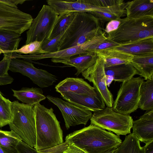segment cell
Listing matches in <instances>:
<instances>
[{
	"label": "cell",
	"instance_id": "obj_1",
	"mask_svg": "<svg viewBox=\"0 0 153 153\" xmlns=\"http://www.w3.org/2000/svg\"><path fill=\"white\" fill-rule=\"evenodd\" d=\"M65 142L86 153H103L116 149L122 142L119 136L91 124L67 135Z\"/></svg>",
	"mask_w": 153,
	"mask_h": 153
},
{
	"label": "cell",
	"instance_id": "obj_2",
	"mask_svg": "<svg viewBox=\"0 0 153 153\" xmlns=\"http://www.w3.org/2000/svg\"><path fill=\"white\" fill-rule=\"evenodd\" d=\"M33 106L36 134L34 149L42 151L63 143L62 131L53 109L47 108L40 103Z\"/></svg>",
	"mask_w": 153,
	"mask_h": 153
},
{
	"label": "cell",
	"instance_id": "obj_3",
	"mask_svg": "<svg viewBox=\"0 0 153 153\" xmlns=\"http://www.w3.org/2000/svg\"><path fill=\"white\" fill-rule=\"evenodd\" d=\"M101 22L90 13H76L61 39L58 51L82 44L92 39L103 31Z\"/></svg>",
	"mask_w": 153,
	"mask_h": 153
},
{
	"label": "cell",
	"instance_id": "obj_4",
	"mask_svg": "<svg viewBox=\"0 0 153 153\" xmlns=\"http://www.w3.org/2000/svg\"><path fill=\"white\" fill-rule=\"evenodd\" d=\"M108 39L119 45L153 38V16L121 19L115 30L107 33Z\"/></svg>",
	"mask_w": 153,
	"mask_h": 153
},
{
	"label": "cell",
	"instance_id": "obj_5",
	"mask_svg": "<svg viewBox=\"0 0 153 153\" xmlns=\"http://www.w3.org/2000/svg\"><path fill=\"white\" fill-rule=\"evenodd\" d=\"M11 120L9 124L11 130L15 132L22 141L35 148L36 143L35 112L33 106L12 102Z\"/></svg>",
	"mask_w": 153,
	"mask_h": 153
},
{
	"label": "cell",
	"instance_id": "obj_6",
	"mask_svg": "<svg viewBox=\"0 0 153 153\" xmlns=\"http://www.w3.org/2000/svg\"><path fill=\"white\" fill-rule=\"evenodd\" d=\"M90 120L91 124L112 131L118 136L130 134L133 121L129 114L118 113L108 107L94 112Z\"/></svg>",
	"mask_w": 153,
	"mask_h": 153
},
{
	"label": "cell",
	"instance_id": "obj_7",
	"mask_svg": "<svg viewBox=\"0 0 153 153\" xmlns=\"http://www.w3.org/2000/svg\"><path fill=\"white\" fill-rule=\"evenodd\" d=\"M144 80L141 77H132L122 82L112 108L114 111L129 114L138 108L140 89Z\"/></svg>",
	"mask_w": 153,
	"mask_h": 153
},
{
	"label": "cell",
	"instance_id": "obj_8",
	"mask_svg": "<svg viewBox=\"0 0 153 153\" xmlns=\"http://www.w3.org/2000/svg\"><path fill=\"white\" fill-rule=\"evenodd\" d=\"M58 15L50 6L44 5L26 32L25 44L48 39Z\"/></svg>",
	"mask_w": 153,
	"mask_h": 153
},
{
	"label": "cell",
	"instance_id": "obj_9",
	"mask_svg": "<svg viewBox=\"0 0 153 153\" xmlns=\"http://www.w3.org/2000/svg\"><path fill=\"white\" fill-rule=\"evenodd\" d=\"M33 19L31 15L18 8L0 2V29L21 35L30 28Z\"/></svg>",
	"mask_w": 153,
	"mask_h": 153
},
{
	"label": "cell",
	"instance_id": "obj_10",
	"mask_svg": "<svg viewBox=\"0 0 153 153\" xmlns=\"http://www.w3.org/2000/svg\"><path fill=\"white\" fill-rule=\"evenodd\" d=\"M9 70L27 76L42 88L52 85L57 80L56 76L46 70L36 68L31 62L22 59H11Z\"/></svg>",
	"mask_w": 153,
	"mask_h": 153
},
{
	"label": "cell",
	"instance_id": "obj_11",
	"mask_svg": "<svg viewBox=\"0 0 153 153\" xmlns=\"http://www.w3.org/2000/svg\"><path fill=\"white\" fill-rule=\"evenodd\" d=\"M84 78L91 82L96 92L101 96L107 107H112L113 96L108 90L106 82L103 59L98 56L95 63L82 73Z\"/></svg>",
	"mask_w": 153,
	"mask_h": 153
},
{
	"label": "cell",
	"instance_id": "obj_12",
	"mask_svg": "<svg viewBox=\"0 0 153 153\" xmlns=\"http://www.w3.org/2000/svg\"><path fill=\"white\" fill-rule=\"evenodd\" d=\"M46 98L56 105L60 110L67 129L71 127L83 124L85 125L90 119L92 112L57 97L48 95Z\"/></svg>",
	"mask_w": 153,
	"mask_h": 153
},
{
	"label": "cell",
	"instance_id": "obj_13",
	"mask_svg": "<svg viewBox=\"0 0 153 153\" xmlns=\"http://www.w3.org/2000/svg\"><path fill=\"white\" fill-rule=\"evenodd\" d=\"M100 40L99 36H97L84 43L55 52L36 55H22L19 58L27 61L37 60L49 58L67 60L73 56L89 52L90 48Z\"/></svg>",
	"mask_w": 153,
	"mask_h": 153
},
{
	"label": "cell",
	"instance_id": "obj_14",
	"mask_svg": "<svg viewBox=\"0 0 153 153\" xmlns=\"http://www.w3.org/2000/svg\"><path fill=\"white\" fill-rule=\"evenodd\" d=\"M60 94L62 98L67 101L91 112L98 111L105 107L104 101L98 93L93 96L71 92H65Z\"/></svg>",
	"mask_w": 153,
	"mask_h": 153
},
{
	"label": "cell",
	"instance_id": "obj_15",
	"mask_svg": "<svg viewBox=\"0 0 153 153\" xmlns=\"http://www.w3.org/2000/svg\"><path fill=\"white\" fill-rule=\"evenodd\" d=\"M132 134L146 144L153 141V109L147 111L133 121Z\"/></svg>",
	"mask_w": 153,
	"mask_h": 153
},
{
	"label": "cell",
	"instance_id": "obj_16",
	"mask_svg": "<svg viewBox=\"0 0 153 153\" xmlns=\"http://www.w3.org/2000/svg\"><path fill=\"white\" fill-rule=\"evenodd\" d=\"M55 88L56 91L60 94L71 92L93 96L97 93L93 87L83 79L79 78L67 77L57 84Z\"/></svg>",
	"mask_w": 153,
	"mask_h": 153
},
{
	"label": "cell",
	"instance_id": "obj_17",
	"mask_svg": "<svg viewBox=\"0 0 153 153\" xmlns=\"http://www.w3.org/2000/svg\"><path fill=\"white\" fill-rule=\"evenodd\" d=\"M78 56L70 58L67 60L51 58L53 62L60 63L65 65L74 67L77 70L75 75L77 76L96 62L98 56L95 52H88L80 54Z\"/></svg>",
	"mask_w": 153,
	"mask_h": 153
},
{
	"label": "cell",
	"instance_id": "obj_18",
	"mask_svg": "<svg viewBox=\"0 0 153 153\" xmlns=\"http://www.w3.org/2000/svg\"><path fill=\"white\" fill-rule=\"evenodd\" d=\"M110 49L118 51L131 55L153 53V38L119 45Z\"/></svg>",
	"mask_w": 153,
	"mask_h": 153
},
{
	"label": "cell",
	"instance_id": "obj_19",
	"mask_svg": "<svg viewBox=\"0 0 153 153\" xmlns=\"http://www.w3.org/2000/svg\"><path fill=\"white\" fill-rule=\"evenodd\" d=\"M127 17L138 18L153 16V0H134L128 1L125 8Z\"/></svg>",
	"mask_w": 153,
	"mask_h": 153
},
{
	"label": "cell",
	"instance_id": "obj_20",
	"mask_svg": "<svg viewBox=\"0 0 153 153\" xmlns=\"http://www.w3.org/2000/svg\"><path fill=\"white\" fill-rule=\"evenodd\" d=\"M131 63L138 74L146 80L153 79V53L133 55Z\"/></svg>",
	"mask_w": 153,
	"mask_h": 153
},
{
	"label": "cell",
	"instance_id": "obj_21",
	"mask_svg": "<svg viewBox=\"0 0 153 153\" xmlns=\"http://www.w3.org/2000/svg\"><path fill=\"white\" fill-rule=\"evenodd\" d=\"M104 70L106 76H111L113 80L123 82L127 81L136 74L137 72L131 63H124L105 67Z\"/></svg>",
	"mask_w": 153,
	"mask_h": 153
},
{
	"label": "cell",
	"instance_id": "obj_22",
	"mask_svg": "<svg viewBox=\"0 0 153 153\" xmlns=\"http://www.w3.org/2000/svg\"><path fill=\"white\" fill-rule=\"evenodd\" d=\"M13 96L19 101L29 105L34 106L46 98L42 89L39 88L23 87L16 90L12 89Z\"/></svg>",
	"mask_w": 153,
	"mask_h": 153
},
{
	"label": "cell",
	"instance_id": "obj_23",
	"mask_svg": "<svg viewBox=\"0 0 153 153\" xmlns=\"http://www.w3.org/2000/svg\"><path fill=\"white\" fill-rule=\"evenodd\" d=\"M95 52L98 56L103 59L105 67L131 63L133 57L131 55L110 49L96 51Z\"/></svg>",
	"mask_w": 153,
	"mask_h": 153
},
{
	"label": "cell",
	"instance_id": "obj_24",
	"mask_svg": "<svg viewBox=\"0 0 153 153\" xmlns=\"http://www.w3.org/2000/svg\"><path fill=\"white\" fill-rule=\"evenodd\" d=\"M21 36L13 31L0 29V50L4 55H10L18 49Z\"/></svg>",
	"mask_w": 153,
	"mask_h": 153
},
{
	"label": "cell",
	"instance_id": "obj_25",
	"mask_svg": "<svg viewBox=\"0 0 153 153\" xmlns=\"http://www.w3.org/2000/svg\"><path fill=\"white\" fill-rule=\"evenodd\" d=\"M21 141L20 137L13 131L0 129V147L4 153H18L17 146Z\"/></svg>",
	"mask_w": 153,
	"mask_h": 153
},
{
	"label": "cell",
	"instance_id": "obj_26",
	"mask_svg": "<svg viewBox=\"0 0 153 153\" xmlns=\"http://www.w3.org/2000/svg\"><path fill=\"white\" fill-rule=\"evenodd\" d=\"M138 108L146 111L153 109V79L146 80L142 83Z\"/></svg>",
	"mask_w": 153,
	"mask_h": 153
},
{
	"label": "cell",
	"instance_id": "obj_27",
	"mask_svg": "<svg viewBox=\"0 0 153 153\" xmlns=\"http://www.w3.org/2000/svg\"><path fill=\"white\" fill-rule=\"evenodd\" d=\"M145 149L146 146H141L140 141L131 133L126 136L113 153H145Z\"/></svg>",
	"mask_w": 153,
	"mask_h": 153
},
{
	"label": "cell",
	"instance_id": "obj_28",
	"mask_svg": "<svg viewBox=\"0 0 153 153\" xmlns=\"http://www.w3.org/2000/svg\"><path fill=\"white\" fill-rule=\"evenodd\" d=\"M75 14L70 12L59 15L48 39H52L65 31L71 23Z\"/></svg>",
	"mask_w": 153,
	"mask_h": 153
},
{
	"label": "cell",
	"instance_id": "obj_29",
	"mask_svg": "<svg viewBox=\"0 0 153 153\" xmlns=\"http://www.w3.org/2000/svg\"><path fill=\"white\" fill-rule=\"evenodd\" d=\"M11 103L8 99L0 96V128L9 125L11 121Z\"/></svg>",
	"mask_w": 153,
	"mask_h": 153
},
{
	"label": "cell",
	"instance_id": "obj_30",
	"mask_svg": "<svg viewBox=\"0 0 153 153\" xmlns=\"http://www.w3.org/2000/svg\"><path fill=\"white\" fill-rule=\"evenodd\" d=\"M42 42L35 41L29 44H25L19 49L13 52L19 54H29L30 55H36L48 53L42 48Z\"/></svg>",
	"mask_w": 153,
	"mask_h": 153
},
{
	"label": "cell",
	"instance_id": "obj_31",
	"mask_svg": "<svg viewBox=\"0 0 153 153\" xmlns=\"http://www.w3.org/2000/svg\"><path fill=\"white\" fill-rule=\"evenodd\" d=\"M66 30L52 39H47L43 41L42 45V49L48 53L57 51L61 39Z\"/></svg>",
	"mask_w": 153,
	"mask_h": 153
},
{
	"label": "cell",
	"instance_id": "obj_32",
	"mask_svg": "<svg viewBox=\"0 0 153 153\" xmlns=\"http://www.w3.org/2000/svg\"><path fill=\"white\" fill-rule=\"evenodd\" d=\"M119 45V44L108 39L107 37L91 46L89 49V52H94L96 51L111 49Z\"/></svg>",
	"mask_w": 153,
	"mask_h": 153
},
{
	"label": "cell",
	"instance_id": "obj_33",
	"mask_svg": "<svg viewBox=\"0 0 153 153\" xmlns=\"http://www.w3.org/2000/svg\"><path fill=\"white\" fill-rule=\"evenodd\" d=\"M97 18L101 22H109L114 20H118L121 16L119 15L107 13L97 11H94L90 13Z\"/></svg>",
	"mask_w": 153,
	"mask_h": 153
},
{
	"label": "cell",
	"instance_id": "obj_34",
	"mask_svg": "<svg viewBox=\"0 0 153 153\" xmlns=\"http://www.w3.org/2000/svg\"><path fill=\"white\" fill-rule=\"evenodd\" d=\"M18 153H51L46 150L39 151L34 148L29 146L22 141H20L17 146Z\"/></svg>",
	"mask_w": 153,
	"mask_h": 153
},
{
	"label": "cell",
	"instance_id": "obj_35",
	"mask_svg": "<svg viewBox=\"0 0 153 153\" xmlns=\"http://www.w3.org/2000/svg\"><path fill=\"white\" fill-rule=\"evenodd\" d=\"M11 59L9 57L4 55L3 59L0 61V76L9 75L8 71Z\"/></svg>",
	"mask_w": 153,
	"mask_h": 153
},
{
	"label": "cell",
	"instance_id": "obj_36",
	"mask_svg": "<svg viewBox=\"0 0 153 153\" xmlns=\"http://www.w3.org/2000/svg\"><path fill=\"white\" fill-rule=\"evenodd\" d=\"M121 20V18L109 22L106 26L105 32L108 33L116 29L120 23Z\"/></svg>",
	"mask_w": 153,
	"mask_h": 153
},
{
	"label": "cell",
	"instance_id": "obj_37",
	"mask_svg": "<svg viewBox=\"0 0 153 153\" xmlns=\"http://www.w3.org/2000/svg\"><path fill=\"white\" fill-rule=\"evenodd\" d=\"M62 153H86L82 149L71 144H68Z\"/></svg>",
	"mask_w": 153,
	"mask_h": 153
},
{
	"label": "cell",
	"instance_id": "obj_38",
	"mask_svg": "<svg viewBox=\"0 0 153 153\" xmlns=\"http://www.w3.org/2000/svg\"><path fill=\"white\" fill-rule=\"evenodd\" d=\"M26 1V0H0V2L8 5L18 8V4H22Z\"/></svg>",
	"mask_w": 153,
	"mask_h": 153
},
{
	"label": "cell",
	"instance_id": "obj_39",
	"mask_svg": "<svg viewBox=\"0 0 153 153\" xmlns=\"http://www.w3.org/2000/svg\"><path fill=\"white\" fill-rule=\"evenodd\" d=\"M13 79L9 75L4 76H0V85H4L11 83Z\"/></svg>",
	"mask_w": 153,
	"mask_h": 153
},
{
	"label": "cell",
	"instance_id": "obj_40",
	"mask_svg": "<svg viewBox=\"0 0 153 153\" xmlns=\"http://www.w3.org/2000/svg\"><path fill=\"white\" fill-rule=\"evenodd\" d=\"M145 153H153V141L146 144Z\"/></svg>",
	"mask_w": 153,
	"mask_h": 153
},
{
	"label": "cell",
	"instance_id": "obj_41",
	"mask_svg": "<svg viewBox=\"0 0 153 153\" xmlns=\"http://www.w3.org/2000/svg\"><path fill=\"white\" fill-rule=\"evenodd\" d=\"M113 80V78L111 76L106 75V82L107 86H109Z\"/></svg>",
	"mask_w": 153,
	"mask_h": 153
},
{
	"label": "cell",
	"instance_id": "obj_42",
	"mask_svg": "<svg viewBox=\"0 0 153 153\" xmlns=\"http://www.w3.org/2000/svg\"><path fill=\"white\" fill-rule=\"evenodd\" d=\"M116 149H113L111 150L108 151L103 153H113L114 152Z\"/></svg>",
	"mask_w": 153,
	"mask_h": 153
},
{
	"label": "cell",
	"instance_id": "obj_43",
	"mask_svg": "<svg viewBox=\"0 0 153 153\" xmlns=\"http://www.w3.org/2000/svg\"><path fill=\"white\" fill-rule=\"evenodd\" d=\"M0 153H4L0 147Z\"/></svg>",
	"mask_w": 153,
	"mask_h": 153
},
{
	"label": "cell",
	"instance_id": "obj_44",
	"mask_svg": "<svg viewBox=\"0 0 153 153\" xmlns=\"http://www.w3.org/2000/svg\"><path fill=\"white\" fill-rule=\"evenodd\" d=\"M2 95V94L1 93V91H0V96Z\"/></svg>",
	"mask_w": 153,
	"mask_h": 153
}]
</instances>
